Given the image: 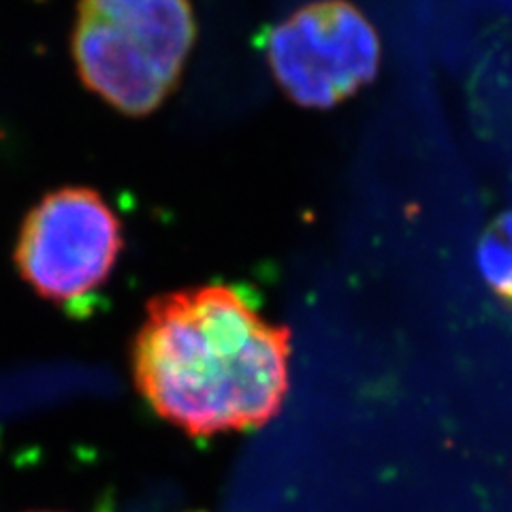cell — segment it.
I'll list each match as a JSON object with an SVG mask.
<instances>
[{
	"mask_svg": "<svg viewBox=\"0 0 512 512\" xmlns=\"http://www.w3.org/2000/svg\"><path fill=\"white\" fill-rule=\"evenodd\" d=\"M122 248V220L101 192L64 186L26 214L13 256L32 291L73 306L107 284Z\"/></svg>",
	"mask_w": 512,
	"mask_h": 512,
	"instance_id": "cell-3",
	"label": "cell"
},
{
	"mask_svg": "<svg viewBox=\"0 0 512 512\" xmlns=\"http://www.w3.org/2000/svg\"><path fill=\"white\" fill-rule=\"evenodd\" d=\"M478 265L493 295L512 308V212L493 220L483 233Z\"/></svg>",
	"mask_w": 512,
	"mask_h": 512,
	"instance_id": "cell-5",
	"label": "cell"
},
{
	"mask_svg": "<svg viewBox=\"0 0 512 512\" xmlns=\"http://www.w3.org/2000/svg\"><path fill=\"white\" fill-rule=\"evenodd\" d=\"M291 329L229 284L158 295L133 342V376L152 410L190 436L267 425L288 393Z\"/></svg>",
	"mask_w": 512,
	"mask_h": 512,
	"instance_id": "cell-1",
	"label": "cell"
},
{
	"mask_svg": "<svg viewBox=\"0 0 512 512\" xmlns=\"http://www.w3.org/2000/svg\"><path fill=\"white\" fill-rule=\"evenodd\" d=\"M267 58L288 99L329 109L374 82L380 39L350 0H314L271 30Z\"/></svg>",
	"mask_w": 512,
	"mask_h": 512,
	"instance_id": "cell-4",
	"label": "cell"
},
{
	"mask_svg": "<svg viewBox=\"0 0 512 512\" xmlns=\"http://www.w3.org/2000/svg\"><path fill=\"white\" fill-rule=\"evenodd\" d=\"M195 39L190 0H79L71 50L84 86L139 118L178 86Z\"/></svg>",
	"mask_w": 512,
	"mask_h": 512,
	"instance_id": "cell-2",
	"label": "cell"
}]
</instances>
